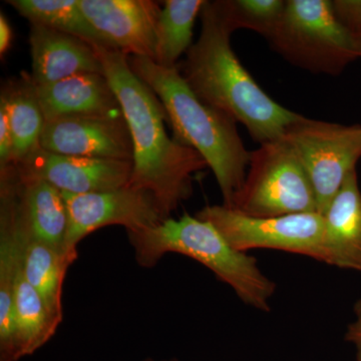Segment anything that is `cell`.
I'll return each instance as SVG.
<instances>
[{"label": "cell", "instance_id": "cell-20", "mask_svg": "<svg viewBox=\"0 0 361 361\" xmlns=\"http://www.w3.org/2000/svg\"><path fill=\"white\" fill-rule=\"evenodd\" d=\"M23 256V234L7 207L0 204V361L11 348L14 289Z\"/></svg>", "mask_w": 361, "mask_h": 361}, {"label": "cell", "instance_id": "cell-12", "mask_svg": "<svg viewBox=\"0 0 361 361\" xmlns=\"http://www.w3.org/2000/svg\"><path fill=\"white\" fill-rule=\"evenodd\" d=\"M20 174L44 180L63 193L111 191L129 185L133 161L61 155L37 147L13 164Z\"/></svg>", "mask_w": 361, "mask_h": 361}, {"label": "cell", "instance_id": "cell-8", "mask_svg": "<svg viewBox=\"0 0 361 361\" xmlns=\"http://www.w3.org/2000/svg\"><path fill=\"white\" fill-rule=\"evenodd\" d=\"M285 139L302 164L314 190L318 213L325 212L361 158V126L322 122L303 116Z\"/></svg>", "mask_w": 361, "mask_h": 361}, {"label": "cell", "instance_id": "cell-24", "mask_svg": "<svg viewBox=\"0 0 361 361\" xmlns=\"http://www.w3.org/2000/svg\"><path fill=\"white\" fill-rule=\"evenodd\" d=\"M334 13L350 33L361 59V0L332 1Z\"/></svg>", "mask_w": 361, "mask_h": 361}, {"label": "cell", "instance_id": "cell-14", "mask_svg": "<svg viewBox=\"0 0 361 361\" xmlns=\"http://www.w3.org/2000/svg\"><path fill=\"white\" fill-rule=\"evenodd\" d=\"M30 47L35 85H49L82 73L104 75L94 47L39 23H30Z\"/></svg>", "mask_w": 361, "mask_h": 361}, {"label": "cell", "instance_id": "cell-2", "mask_svg": "<svg viewBox=\"0 0 361 361\" xmlns=\"http://www.w3.org/2000/svg\"><path fill=\"white\" fill-rule=\"evenodd\" d=\"M200 16V37L187 52L183 78L201 101L241 123L254 141L281 139L303 116L271 99L242 66L213 1H206Z\"/></svg>", "mask_w": 361, "mask_h": 361}, {"label": "cell", "instance_id": "cell-28", "mask_svg": "<svg viewBox=\"0 0 361 361\" xmlns=\"http://www.w3.org/2000/svg\"><path fill=\"white\" fill-rule=\"evenodd\" d=\"M144 361H156V360H152V358H147V360H144ZM161 361H178V360H161Z\"/></svg>", "mask_w": 361, "mask_h": 361}, {"label": "cell", "instance_id": "cell-11", "mask_svg": "<svg viewBox=\"0 0 361 361\" xmlns=\"http://www.w3.org/2000/svg\"><path fill=\"white\" fill-rule=\"evenodd\" d=\"M39 147L66 156L132 161L134 157L132 137L123 113L47 120Z\"/></svg>", "mask_w": 361, "mask_h": 361}, {"label": "cell", "instance_id": "cell-6", "mask_svg": "<svg viewBox=\"0 0 361 361\" xmlns=\"http://www.w3.org/2000/svg\"><path fill=\"white\" fill-rule=\"evenodd\" d=\"M228 208L260 218L318 213L310 178L284 137L252 152L245 180Z\"/></svg>", "mask_w": 361, "mask_h": 361}, {"label": "cell", "instance_id": "cell-21", "mask_svg": "<svg viewBox=\"0 0 361 361\" xmlns=\"http://www.w3.org/2000/svg\"><path fill=\"white\" fill-rule=\"evenodd\" d=\"M157 28L155 59L158 65L175 68L180 56L191 49L197 16L204 0H166Z\"/></svg>", "mask_w": 361, "mask_h": 361}, {"label": "cell", "instance_id": "cell-17", "mask_svg": "<svg viewBox=\"0 0 361 361\" xmlns=\"http://www.w3.org/2000/svg\"><path fill=\"white\" fill-rule=\"evenodd\" d=\"M13 322L11 348L4 361H18L32 355L54 336L61 323L26 281L23 266L14 289Z\"/></svg>", "mask_w": 361, "mask_h": 361}, {"label": "cell", "instance_id": "cell-5", "mask_svg": "<svg viewBox=\"0 0 361 361\" xmlns=\"http://www.w3.org/2000/svg\"><path fill=\"white\" fill-rule=\"evenodd\" d=\"M267 39L292 65L312 73L338 75L360 59L350 33L329 0H287Z\"/></svg>", "mask_w": 361, "mask_h": 361}, {"label": "cell", "instance_id": "cell-22", "mask_svg": "<svg viewBox=\"0 0 361 361\" xmlns=\"http://www.w3.org/2000/svg\"><path fill=\"white\" fill-rule=\"evenodd\" d=\"M6 4L30 23L68 33L92 45L111 47L85 18L80 0H8Z\"/></svg>", "mask_w": 361, "mask_h": 361}, {"label": "cell", "instance_id": "cell-9", "mask_svg": "<svg viewBox=\"0 0 361 361\" xmlns=\"http://www.w3.org/2000/svg\"><path fill=\"white\" fill-rule=\"evenodd\" d=\"M63 196L68 217L65 249L77 258L80 242L106 226H123L127 232H135L168 219L153 194L130 185L111 191Z\"/></svg>", "mask_w": 361, "mask_h": 361}, {"label": "cell", "instance_id": "cell-16", "mask_svg": "<svg viewBox=\"0 0 361 361\" xmlns=\"http://www.w3.org/2000/svg\"><path fill=\"white\" fill-rule=\"evenodd\" d=\"M35 89L45 121L123 113L108 78L99 73H82L49 85L35 84Z\"/></svg>", "mask_w": 361, "mask_h": 361}, {"label": "cell", "instance_id": "cell-7", "mask_svg": "<svg viewBox=\"0 0 361 361\" xmlns=\"http://www.w3.org/2000/svg\"><path fill=\"white\" fill-rule=\"evenodd\" d=\"M197 217L211 223L237 250L270 249L324 263V220L319 213L252 217L224 205L205 206Z\"/></svg>", "mask_w": 361, "mask_h": 361}, {"label": "cell", "instance_id": "cell-15", "mask_svg": "<svg viewBox=\"0 0 361 361\" xmlns=\"http://www.w3.org/2000/svg\"><path fill=\"white\" fill-rule=\"evenodd\" d=\"M322 216L324 263L361 271V191L356 170L348 176Z\"/></svg>", "mask_w": 361, "mask_h": 361}, {"label": "cell", "instance_id": "cell-26", "mask_svg": "<svg viewBox=\"0 0 361 361\" xmlns=\"http://www.w3.org/2000/svg\"><path fill=\"white\" fill-rule=\"evenodd\" d=\"M353 310L356 318L348 325L345 341L355 345L356 361H361V299L356 301Z\"/></svg>", "mask_w": 361, "mask_h": 361}, {"label": "cell", "instance_id": "cell-27", "mask_svg": "<svg viewBox=\"0 0 361 361\" xmlns=\"http://www.w3.org/2000/svg\"><path fill=\"white\" fill-rule=\"evenodd\" d=\"M13 40V30L4 13H0V54L4 58L8 51Z\"/></svg>", "mask_w": 361, "mask_h": 361}, {"label": "cell", "instance_id": "cell-23", "mask_svg": "<svg viewBox=\"0 0 361 361\" xmlns=\"http://www.w3.org/2000/svg\"><path fill=\"white\" fill-rule=\"evenodd\" d=\"M229 30H250L266 39L271 35L283 14L284 0H222L213 1Z\"/></svg>", "mask_w": 361, "mask_h": 361}, {"label": "cell", "instance_id": "cell-25", "mask_svg": "<svg viewBox=\"0 0 361 361\" xmlns=\"http://www.w3.org/2000/svg\"><path fill=\"white\" fill-rule=\"evenodd\" d=\"M13 161V144L6 110L0 106V169Z\"/></svg>", "mask_w": 361, "mask_h": 361}, {"label": "cell", "instance_id": "cell-13", "mask_svg": "<svg viewBox=\"0 0 361 361\" xmlns=\"http://www.w3.org/2000/svg\"><path fill=\"white\" fill-rule=\"evenodd\" d=\"M92 27L126 56L155 59L159 2L152 0H80Z\"/></svg>", "mask_w": 361, "mask_h": 361}, {"label": "cell", "instance_id": "cell-4", "mask_svg": "<svg viewBox=\"0 0 361 361\" xmlns=\"http://www.w3.org/2000/svg\"><path fill=\"white\" fill-rule=\"evenodd\" d=\"M137 264L151 268L169 253L194 259L228 286L240 300L262 312H269L276 284L259 268L257 260L237 250L211 223L185 214L160 224L127 232Z\"/></svg>", "mask_w": 361, "mask_h": 361}, {"label": "cell", "instance_id": "cell-19", "mask_svg": "<svg viewBox=\"0 0 361 361\" xmlns=\"http://www.w3.org/2000/svg\"><path fill=\"white\" fill-rule=\"evenodd\" d=\"M0 106L6 110L13 144V164L23 161L39 146L44 116L30 75L4 85Z\"/></svg>", "mask_w": 361, "mask_h": 361}, {"label": "cell", "instance_id": "cell-10", "mask_svg": "<svg viewBox=\"0 0 361 361\" xmlns=\"http://www.w3.org/2000/svg\"><path fill=\"white\" fill-rule=\"evenodd\" d=\"M0 173V203L9 209L18 229L65 249L68 217L63 193L44 180L20 174L13 164Z\"/></svg>", "mask_w": 361, "mask_h": 361}, {"label": "cell", "instance_id": "cell-3", "mask_svg": "<svg viewBox=\"0 0 361 361\" xmlns=\"http://www.w3.org/2000/svg\"><path fill=\"white\" fill-rule=\"evenodd\" d=\"M130 68L155 92L165 108L176 141L194 149L215 175L223 205H232L250 163L236 121L195 94L178 66L165 68L154 59L129 56Z\"/></svg>", "mask_w": 361, "mask_h": 361}, {"label": "cell", "instance_id": "cell-18", "mask_svg": "<svg viewBox=\"0 0 361 361\" xmlns=\"http://www.w3.org/2000/svg\"><path fill=\"white\" fill-rule=\"evenodd\" d=\"M20 233L23 236V272L26 281L42 296L52 314L63 322V282L71 265L78 258L65 249Z\"/></svg>", "mask_w": 361, "mask_h": 361}, {"label": "cell", "instance_id": "cell-1", "mask_svg": "<svg viewBox=\"0 0 361 361\" xmlns=\"http://www.w3.org/2000/svg\"><path fill=\"white\" fill-rule=\"evenodd\" d=\"M92 47L132 137L134 157L129 185L153 194L170 218L191 197L195 173L208 166L198 152L169 137L164 123L168 121L165 108L130 68L129 56L113 47Z\"/></svg>", "mask_w": 361, "mask_h": 361}]
</instances>
